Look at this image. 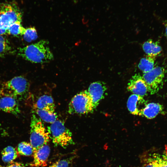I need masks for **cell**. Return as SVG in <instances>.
Wrapping results in <instances>:
<instances>
[{
  "mask_svg": "<svg viewBox=\"0 0 167 167\" xmlns=\"http://www.w3.org/2000/svg\"><path fill=\"white\" fill-rule=\"evenodd\" d=\"M20 21H17L11 24L7 29L8 34L15 36H23L25 33L26 28L23 27Z\"/></svg>",
  "mask_w": 167,
  "mask_h": 167,
  "instance_id": "obj_20",
  "label": "cell"
},
{
  "mask_svg": "<svg viewBox=\"0 0 167 167\" xmlns=\"http://www.w3.org/2000/svg\"><path fill=\"white\" fill-rule=\"evenodd\" d=\"M23 36L24 39L28 42L36 40L38 37L36 30L34 27L26 28L25 32Z\"/></svg>",
  "mask_w": 167,
  "mask_h": 167,
  "instance_id": "obj_23",
  "label": "cell"
},
{
  "mask_svg": "<svg viewBox=\"0 0 167 167\" xmlns=\"http://www.w3.org/2000/svg\"><path fill=\"white\" fill-rule=\"evenodd\" d=\"M142 48L147 55L156 57L162 51V48L159 44L152 40L145 42L142 45Z\"/></svg>",
  "mask_w": 167,
  "mask_h": 167,
  "instance_id": "obj_16",
  "label": "cell"
},
{
  "mask_svg": "<svg viewBox=\"0 0 167 167\" xmlns=\"http://www.w3.org/2000/svg\"><path fill=\"white\" fill-rule=\"evenodd\" d=\"M164 155L165 156L167 160V147L165 146V148L164 152Z\"/></svg>",
  "mask_w": 167,
  "mask_h": 167,
  "instance_id": "obj_27",
  "label": "cell"
},
{
  "mask_svg": "<svg viewBox=\"0 0 167 167\" xmlns=\"http://www.w3.org/2000/svg\"><path fill=\"white\" fill-rule=\"evenodd\" d=\"M34 108L42 109L50 113H55V105L52 97L44 95L39 98L34 105Z\"/></svg>",
  "mask_w": 167,
  "mask_h": 167,
  "instance_id": "obj_13",
  "label": "cell"
},
{
  "mask_svg": "<svg viewBox=\"0 0 167 167\" xmlns=\"http://www.w3.org/2000/svg\"><path fill=\"white\" fill-rule=\"evenodd\" d=\"M36 113L41 120L51 124L57 120V116L55 113H52L46 111L35 109Z\"/></svg>",
  "mask_w": 167,
  "mask_h": 167,
  "instance_id": "obj_19",
  "label": "cell"
},
{
  "mask_svg": "<svg viewBox=\"0 0 167 167\" xmlns=\"http://www.w3.org/2000/svg\"><path fill=\"white\" fill-rule=\"evenodd\" d=\"M48 41L42 40L35 44L18 49V55L32 62L44 63L54 59L53 53L48 46Z\"/></svg>",
  "mask_w": 167,
  "mask_h": 167,
  "instance_id": "obj_1",
  "label": "cell"
},
{
  "mask_svg": "<svg viewBox=\"0 0 167 167\" xmlns=\"http://www.w3.org/2000/svg\"><path fill=\"white\" fill-rule=\"evenodd\" d=\"M0 110L16 116L20 113L18 100L2 92L0 94Z\"/></svg>",
  "mask_w": 167,
  "mask_h": 167,
  "instance_id": "obj_8",
  "label": "cell"
},
{
  "mask_svg": "<svg viewBox=\"0 0 167 167\" xmlns=\"http://www.w3.org/2000/svg\"><path fill=\"white\" fill-rule=\"evenodd\" d=\"M30 126V143L34 151L47 144L50 137L41 119L34 114L31 117Z\"/></svg>",
  "mask_w": 167,
  "mask_h": 167,
  "instance_id": "obj_2",
  "label": "cell"
},
{
  "mask_svg": "<svg viewBox=\"0 0 167 167\" xmlns=\"http://www.w3.org/2000/svg\"><path fill=\"white\" fill-rule=\"evenodd\" d=\"M143 167H167V160L164 154H153L145 159Z\"/></svg>",
  "mask_w": 167,
  "mask_h": 167,
  "instance_id": "obj_14",
  "label": "cell"
},
{
  "mask_svg": "<svg viewBox=\"0 0 167 167\" xmlns=\"http://www.w3.org/2000/svg\"><path fill=\"white\" fill-rule=\"evenodd\" d=\"M0 167H25L22 163L12 162L6 166H0Z\"/></svg>",
  "mask_w": 167,
  "mask_h": 167,
  "instance_id": "obj_25",
  "label": "cell"
},
{
  "mask_svg": "<svg viewBox=\"0 0 167 167\" xmlns=\"http://www.w3.org/2000/svg\"><path fill=\"white\" fill-rule=\"evenodd\" d=\"M107 88L103 82L98 81L91 84L88 91L92 100L94 109L96 108L100 101L106 95Z\"/></svg>",
  "mask_w": 167,
  "mask_h": 167,
  "instance_id": "obj_9",
  "label": "cell"
},
{
  "mask_svg": "<svg viewBox=\"0 0 167 167\" xmlns=\"http://www.w3.org/2000/svg\"><path fill=\"white\" fill-rule=\"evenodd\" d=\"M50 150L49 146L46 144L34 151L33 160L31 165L37 167L46 166Z\"/></svg>",
  "mask_w": 167,
  "mask_h": 167,
  "instance_id": "obj_12",
  "label": "cell"
},
{
  "mask_svg": "<svg viewBox=\"0 0 167 167\" xmlns=\"http://www.w3.org/2000/svg\"><path fill=\"white\" fill-rule=\"evenodd\" d=\"M22 14L18 6L12 3L0 6V22L2 27L7 30L12 24L22 21Z\"/></svg>",
  "mask_w": 167,
  "mask_h": 167,
  "instance_id": "obj_6",
  "label": "cell"
},
{
  "mask_svg": "<svg viewBox=\"0 0 167 167\" xmlns=\"http://www.w3.org/2000/svg\"><path fill=\"white\" fill-rule=\"evenodd\" d=\"M162 109V106L160 104L150 103L147 104L143 109L142 115L148 119H152L155 117Z\"/></svg>",
  "mask_w": 167,
  "mask_h": 167,
  "instance_id": "obj_15",
  "label": "cell"
},
{
  "mask_svg": "<svg viewBox=\"0 0 167 167\" xmlns=\"http://www.w3.org/2000/svg\"><path fill=\"white\" fill-rule=\"evenodd\" d=\"M92 100L88 90L80 92L71 99L68 112L71 114H87L94 109Z\"/></svg>",
  "mask_w": 167,
  "mask_h": 167,
  "instance_id": "obj_5",
  "label": "cell"
},
{
  "mask_svg": "<svg viewBox=\"0 0 167 167\" xmlns=\"http://www.w3.org/2000/svg\"></svg>",
  "mask_w": 167,
  "mask_h": 167,
  "instance_id": "obj_29",
  "label": "cell"
},
{
  "mask_svg": "<svg viewBox=\"0 0 167 167\" xmlns=\"http://www.w3.org/2000/svg\"><path fill=\"white\" fill-rule=\"evenodd\" d=\"M165 74L164 69L160 66L154 67L151 71L143 73L142 77L151 94L156 93L161 88Z\"/></svg>",
  "mask_w": 167,
  "mask_h": 167,
  "instance_id": "obj_7",
  "label": "cell"
},
{
  "mask_svg": "<svg viewBox=\"0 0 167 167\" xmlns=\"http://www.w3.org/2000/svg\"><path fill=\"white\" fill-rule=\"evenodd\" d=\"M165 34L167 39V23H166L165 25Z\"/></svg>",
  "mask_w": 167,
  "mask_h": 167,
  "instance_id": "obj_28",
  "label": "cell"
},
{
  "mask_svg": "<svg viewBox=\"0 0 167 167\" xmlns=\"http://www.w3.org/2000/svg\"><path fill=\"white\" fill-rule=\"evenodd\" d=\"M74 157L72 156L66 159L59 160L53 164L50 167H68Z\"/></svg>",
  "mask_w": 167,
  "mask_h": 167,
  "instance_id": "obj_24",
  "label": "cell"
},
{
  "mask_svg": "<svg viewBox=\"0 0 167 167\" xmlns=\"http://www.w3.org/2000/svg\"><path fill=\"white\" fill-rule=\"evenodd\" d=\"M3 161L6 163H10L16 159L18 153L15 148L11 146L5 148L1 152Z\"/></svg>",
  "mask_w": 167,
  "mask_h": 167,
  "instance_id": "obj_18",
  "label": "cell"
},
{
  "mask_svg": "<svg viewBox=\"0 0 167 167\" xmlns=\"http://www.w3.org/2000/svg\"><path fill=\"white\" fill-rule=\"evenodd\" d=\"M7 34V30L3 28L1 25L0 22V35H3Z\"/></svg>",
  "mask_w": 167,
  "mask_h": 167,
  "instance_id": "obj_26",
  "label": "cell"
},
{
  "mask_svg": "<svg viewBox=\"0 0 167 167\" xmlns=\"http://www.w3.org/2000/svg\"><path fill=\"white\" fill-rule=\"evenodd\" d=\"M29 88L30 84L27 79L19 76L15 77L4 83L0 89L3 94L11 96L18 100L25 98Z\"/></svg>",
  "mask_w": 167,
  "mask_h": 167,
  "instance_id": "obj_3",
  "label": "cell"
},
{
  "mask_svg": "<svg viewBox=\"0 0 167 167\" xmlns=\"http://www.w3.org/2000/svg\"><path fill=\"white\" fill-rule=\"evenodd\" d=\"M11 48L6 38L2 35H0V57L8 53Z\"/></svg>",
  "mask_w": 167,
  "mask_h": 167,
  "instance_id": "obj_22",
  "label": "cell"
},
{
  "mask_svg": "<svg viewBox=\"0 0 167 167\" xmlns=\"http://www.w3.org/2000/svg\"><path fill=\"white\" fill-rule=\"evenodd\" d=\"M18 154L25 156H29L33 153L32 147L30 143L22 142L19 143L17 147Z\"/></svg>",
  "mask_w": 167,
  "mask_h": 167,
  "instance_id": "obj_21",
  "label": "cell"
},
{
  "mask_svg": "<svg viewBox=\"0 0 167 167\" xmlns=\"http://www.w3.org/2000/svg\"><path fill=\"white\" fill-rule=\"evenodd\" d=\"M156 57L147 55L142 58L138 64L139 68L143 73L152 70L154 67Z\"/></svg>",
  "mask_w": 167,
  "mask_h": 167,
  "instance_id": "obj_17",
  "label": "cell"
},
{
  "mask_svg": "<svg viewBox=\"0 0 167 167\" xmlns=\"http://www.w3.org/2000/svg\"><path fill=\"white\" fill-rule=\"evenodd\" d=\"M128 91L133 94L143 97L148 91L147 85L142 76L135 74L130 80L127 87Z\"/></svg>",
  "mask_w": 167,
  "mask_h": 167,
  "instance_id": "obj_10",
  "label": "cell"
},
{
  "mask_svg": "<svg viewBox=\"0 0 167 167\" xmlns=\"http://www.w3.org/2000/svg\"><path fill=\"white\" fill-rule=\"evenodd\" d=\"M48 128L50 137L55 146L65 148L74 143L72 133L61 121L57 120Z\"/></svg>",
  "mask_w": 167,
  "mask_h": 167,
  "instance_id": "obj_4",
  "label": "cell"
},
{
  "mask_svg": "<svg viewBox=\"0 0 167 167\" xmlns=\"http://www.w3.org/2000/svg\"><path fill=\"white\" fill-rule=\"evenodd\" d=\"M143 97L133 94L129 97L127 106L128 110L132 114L142 115V110L147 105Z\"/></svg>",
  "mask_w": 167,
  "mask_h": 167,
  "instance_id": "obj_11",
  "label": "cell"
}]
</instances>
